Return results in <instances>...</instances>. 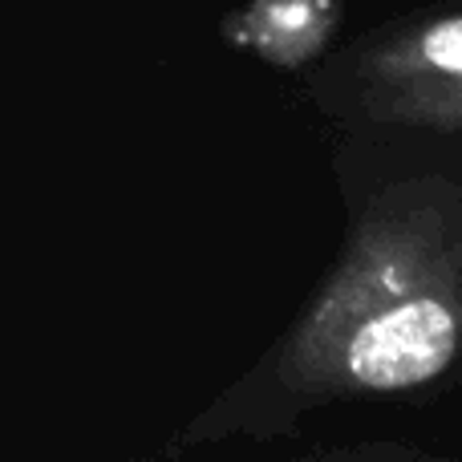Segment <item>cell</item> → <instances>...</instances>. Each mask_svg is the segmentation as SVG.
<instances>
[{
  "label": "cell",
  "mask_w": 462,
  "mask_h": 462,
  "mask_svg": "<svg viewBox=\"0 0 462 462\" xmlns=\"http://www.w3.org/2000/svg\"><path fill=\"white\" fill-rule=\"evenodd\" d=\"M458 353V317L434 296L393 304L357 328L345 353V369L365 390H414L447 374Z\"/></svg>",
  "instance_id": "6da1fadb"
},
{
  "label": "cell",
  "mask_w": 462,
  "mask_h": 462,
  "mask_svg": "<svg viewBox=\"0 0 462 462\" xmlns=\"http://www.w3.org/2000/svg\"><path fill=\"white\" fill-rule=\"evenodd\" d=\"M410 61L418 69L434 73V78L462 81V16L426 24L414 37V45H410Z\"/></svg>",
  "instance_id": "7a4b0ae2"
}]
</instances>
